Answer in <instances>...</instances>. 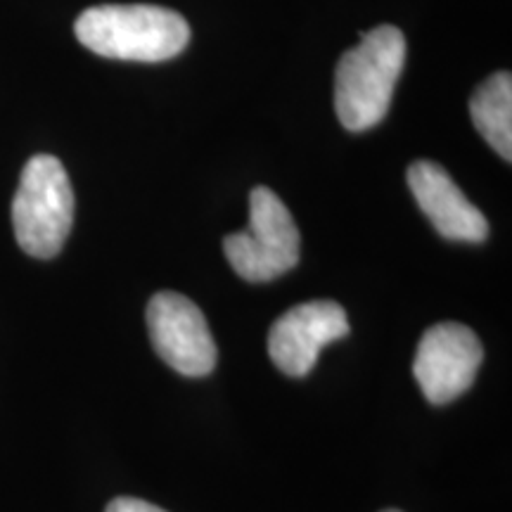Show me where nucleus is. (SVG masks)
I'll return each mask as SVG.
<instances>
[{
  "instance_id": "6",
  "label": "nucleus",
  "mask_w": 512,
  "mask_h": 512,
  "mask_svg": "<svg viewBox=\"0 0 512 512\" xmlns=\"http://www.w3.org/2000/svg\"><path fill=\"white\" fill-rule=\"evenodd\" d=\"M482 361L484 349L475 332L463 323L446 320L422 335L415 351L413 375L427 401L444 406L472 387Z\"/></svg>"
},
{
  "instance_id": "10",
  "label": "nucleus",
  "mask_w": 512,
  "mask_h": 512,
  "mask_svg": "<svg viewBox=\"0 0 512 512\" xmlns=\"http://www.w3.org/2000/svg\"><path fill=\"white\" fill-rule=\"evenodd\" d=\"M105 512H166L162 508H157V505L147 503V501H140V498H114V501L107 505Z\"/></svg>"
},
{
  "instance_id": "7",
  "label": "nucleus",
  "mask_w": 512,
  "mask_h": 512,
  "mask_svg": "<svg viewBox=\"0 0 512 512\" xmlns=\"http://www.w3.org/2000/svg\"><path fill=\"white\" fill-rule=\"evenodd\" d=\"M349 335L347 311L330 299L304 302L283 313L268 332V354L290 377L309 375L320 349Z\"/></svg>"
},
{
  "instance_id": "8",
  "label": "nucleus",
  "mask_w": 512,
  "mask_h": 512,
  "mask_svg": "<svg viewBox=\"0 0 512 512\" xmlns=\"http://www.w3.org/2000/svg\"><path fill=\"white\" fill-rule=\"evenodd\" d=\"M406 181L422 214L446 240L484 242L489 238V221L467 200L444 166L422 159L408 166Z\"/></svg>"
},
{
  "instance_id": "4",
  "label": "nucleus",
  "mask_w": 512,
  "mask_h": 512,
  "mask_svg": "<svg viewBox=\"0 0 512 512\" xmlns=\"http://www.w3.org/2000/svg\"><path fill=\"white\" fill-rule=\"evenodd\" d=\"M228 264L247 283H268L299 264V230L273 190L249 195V226L223 240Z\"/></svg>"
},
{
  "instance_id": "9",
  "label": "nucleus",
  "mask_w": 512,
  "mask_h": 512,
  "mask_svg": "<svg viewBox=\"0 0 512 512\" xmlns=\"http://www.w3.org/2000/svg\"><path fill=\"white\" fill-rule=\"evenodd\" d=\"M470 114L479 136L501 155L512 159V76L496 72L477 88L470 100Z\"/></svg>"
},
{
  "instance_id": "5",
  "label": "nucleus",
  "mask_w": 512,
  "mask_h": 512,
  "mask_svg": "<svg viewBox=\"0 0 512 512\" xmlns=\"http://www.w3.org/2000/svg\"><path fill=\"white\" fill-rule=\"evenodd\" d=\"M147 330L159 358L185 377L216 368V342L200 306L178 292H159L147 304Z\"/></svg>"
},
{
  "instance_id": "3",
  "label": "nucleus",
  "mask_w": 512,
  "mask_h": 512,
  "mask_svg": "<svg viewBox=\"0 0 512 512\" xmlns=\"http://www.w3.org/2000/svg\"><path fill=\"white\" fill-rule=\"evenodd\" d=\"M74 223V190L67 169L53 155L31 157L12 200V228L19 247L34 259L60 254Z\"/></svg>"
},
{
  "instance_id": "1",
  "label": "nucleus",
  "mask_w": 512,
  "mask_h": 512,
  "mask_svg": "<svg viewBox=\"0 0 512 512\" xmlns=\"http://www.w3.org/2000/svg\"><path fill=\"white\" fill-rule=\"evenodd\" d=\"M81 46L110 60L164 62L181 55L190 41L183 15L159 5H98L74 24Z\"/></svg>"
},
{
  "instance_id": "11",
  "label": "nucleus",
  "mask_w": 512,
  "mask_h": 512,
  "mask_svg": "<svg viewBox=\"0 0 512 512\" xmlns=\"http://www.w3.org/2000/svg\"><path fill=\"white\" fill-rule=\"evenodd\" d=\"M382 512H399V510H382Z\"/></svg>"
},
{
  "instance_id": "2",
  "label": "nucleus",
  "mask_w": 512,
  "mask_h": 512,
  "mask_svg": "<svg viewBox=\"0 0 512 512\" xmlns=\"http://www.w3.org/2000/svg\"><path fill=\"white\" fill-rule=\"evenodd\" d=\"M406 64L401 29L382 24L347 50L335 74V110L347 131H368L387 117L394 86Z\"/></svg>"
}]
</instances>
